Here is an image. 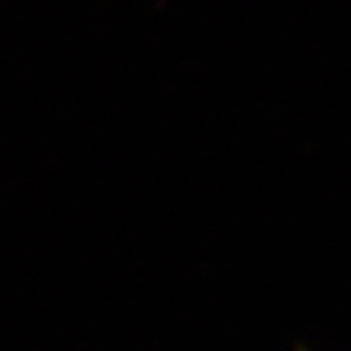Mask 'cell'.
<instances>
[{
	"label": "cell",
	"instance_id": "obj_1",
	"mask_svg": "<svg viewBox=\"0 0 351 351\" xmlns=\"http://www.w3.org/2000/svg\"><path fill=\"white\" fill-rule=\"evenodd\" d=\"M295 351H313V349H308V347H304V345H297V347H295Z\"/></svg>",
	"mask_w": 351,
	"mask_h": 351
}]
</instances>
